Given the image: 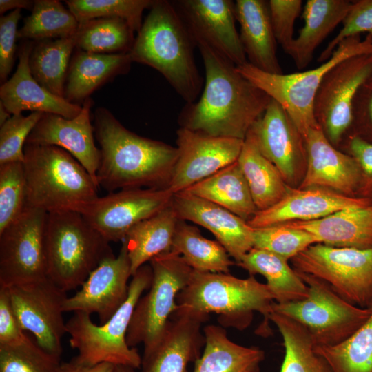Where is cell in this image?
<instances>
[{"label": "cell", "instance_id": "1", "mask_svg": "<svg viewBox=\"0 0 372 372\" xmlns=\"http://www.w3.org/2000/svg\"><path fill=\"white\" fill-rule=\"evenodd\" d=\"M197 47L205 66L204 88L200 99L186 103L179 114L180 127L245 140L271 99L227 58L206 45Z\"/></svg>", "mask_w": 372, "mask_h": 372}, {"label": "cell", "instance_id": "2", "mask_svg": "<svg viewBox=\"0 0 372 372\" xmlns=\"http://www.w3.org/2000/svg\"><path fill=\"white\" fill-rule=\"evenodd\" d=\"M101 152L96 180L109 193L129 189H168L178 158L176 147L127 129L107 108L94 112Z\"/></svg>", "mask_w": 372, "mask_h": 372}, {"label": "cell", "instance_id": "3", "mask_svg": "<svg viewBox=\"0 0 372 372\" xmlns=\"http://www.w3.org/2000/svg\"><path fill=\"white\" fill-rule=\"evenodd\" d=\"M196 43L172 1L155 0L128 52L133 62L158 71L186 102L196 101L203 85Z\"/></svg>", "mask_w": 372, "mask_h": 372}, {"label": "cell", "instance_id": "4", "mask_svg": "<svg viewBox=\"0 0 372 372\" xmlns=\"http://www.w3.org/2000/svg\"><path fill=\"white\" fill-rule=\"evenodd\" d=\"M274 302L267 285L254 276L239 278L229 273L193 270L187 285L177 296L176 311L207 318L214 313L218 315L221 327L239 331L249 327L258 312L264 317L258 331L269 335V317Z\"/></svg>", "mask_w": 372, "mask_h": 372}, {"label": "cell", "instance_id": "5", "mask_svg": "<svg viewBox=\"0 0 372 372\" xmlns=\"http://www.w3.org/2000/svg\"><path fill=\"white\" fill-rule=\"evenodd\" d=\"M23 153L25 207L79 212L99 196V186L67 151L25 143Z\"/></svg>", "mask_w": 372, "mask_h": 372}, {"label": "cell", "instance_id": "6", "mask_svg": "<svg viewBox=\"0 0 372 372\" xmlns=\"http://www.w3.org/2000/svg\"><path fill=\"white\" fill-rule=\"evenodd\" d=\"M45 246L48 278L65 292L81 286L114 256L110 242L74 211L47 213Z\"/></svg>", "mask_w": 372, "mask_h": 372}, {"label": "cell", "instance_id": "7", "mask_svg": "<svg viewBox=\"0 0 372 372\" xmlns=\"http://www.w3.org/2000/svg\"><path fill=\"white\" fill-rule=\"evenodd\" d=\"M132 277L126 300L107 322L97 325L90 315L76 312L66 322L70 346L78 351L74 358L77 362L88 366L105 362L134 369L141 367L142 358L136 347L127 344L126 336L134 308L150 287V265H143Z\"/></svg>", "mask_w": 372, "mask_h": 372}, {"label": "cell", "instance_id": "8", "mask_svg": "<svg viewBox=\"0 0 372 372\" xmlns=\"http://www.w3.org/2000/svg\"><path fill=\"white\" fill-rule=\"evenodd\" d=\"M372 36L362 40L360 35L343 40L329 60L316 68L291 74H271L249 63L236 70L256 87L278 102L289 114L305 138L311 128L320 126L313 114L315 97L323 76L332 67L349 57L371 53Z\"/></svg>", "mask_w": 372, "mask_h": 372}, {"label": "cell", "instance_id": "9", "mask_svg": "<svg viewBox=\"0 0 372 372\" xmlns=\"http://www.w3.org/2000/svg\"><path fill=\"white\" fill-rule=\"evenodd\" d=\"M297 272L308 287L307 297L281 304L274 302L272 311L302 324L315 346H333L342 342L369 318L371 307L355 306L337 294L324 280Z\"/></svg>", "mask_w": 372, "mask_h": 372}, {"label": "cell", "instance_id": "10", "mask_svg": "<svg viewBox=\"0 0 372 372\" xmlns=\"http://www.w3.org/2000/svg\"><path fill=\"white\" fill-rule=\"evenodd\" d=\"M149 265L152 282L134 308L126 336L130 347L142 343L144 351L161 337L178 308L177 296L187 285L193 271L180 255L171 251L156 256Z\"/></svg>", "mask_w": 372, "mask_h": 372}, {"label": "cell", "instance_id": "11", "mask_svg": "<svg viewBox=\"0 0 372 372\" xmlns=\"http://www.w3.org/2000/svg\"><path fill=\"white\" fill-rule=\"evenodd\" d=\"M294 269L326 282L348 302L372 306V248L311 245L291 259Z\"/></svg>", "mask_w": 372, "mask_h": 372}, {"label": "cell", "instance_id": "12", "mask_svg": "<svg viewBox=\"0 0 372 372\" xmlns=\"http://www.w3.org/2000/svg\"><path fill=\"white\" fill-rule=\"evenodd\" d=\"M46 217L41 209L25 207L0 231V287L48 278Z\"/></svg>", "mask_w": 372, "mask_h": 372}, {"label": "cell", "instance_id": "13", "mask_svg": "<svg viewBox=\"0 0 372 372\" xmlns=\"http://www.w3.org/2000/svg\"><path fill=\"white\" fill-rule=\"evenodd\" d=\"M371 72L372 52L340 61L322 78L315 97L313 114L324 135L336 148L351 129L356 93Z\"/></svg>", "mask_w": 372, "mask_h": 372}, {"label": "cell", "instance_id": "14", "mask_svg": "<svg viewBox=\"0 0 372 372\" xmlns=\"http://www.w3.org/2000/svg\"><path fill=\"white\" fill-rule=\"evenodd\" d=\"M8 290L22 330L31 332L43 350L60 360L62 338L67 333L63 317L66 292L48 278Z\"/></svg>", "mask_w": 372, "mask_h": 372}, {"label": "cell", "instance_id": "15", "mask_svg": "<svg viewBox=\"0 0 372 372\" xmlns=\"http://www.w3.org/2000/svg\"><path fill=\"white\" fill-rule=\"evenodd\" d=\"M169 189H129L108 193L85 205L79 211L107 241L124 240L136 225L171 205Z\"/></svg>", "mask_w": 372, "mask_h": 372}, {"label": "cell", "instance_id": "16", "mask_svg": "<svg viewBox=\"0 0 372 372\" xmlns=\"http://www.w3.org/2000/svg\"><path fill=\"white\" fill-rule=\"evenodd\" d=\"M247 134L276 167L287 185L298 187L307 168L305 141L284 108L271 99Z\"/></svg>", "mask_w": 372, "mask_h": 372}, {"label": "cell", "instance_id": "17", "mask_svg": "<svg viewBox=\"0 0 372 372\" xmlns=\"http://www.w3.org/2000/svg\"><path fill=\"white\" fill-rule=\"evenodd\" d=\"M178 158L168 189L183 192L236 162L244 140L214 136L185 127L176 131Z\"/></svg>", "mask_w": 372, "mask_h": 372}, {"label": "cell", "instance_id": "18", "mask_svg": "<svg viewBox=\"0 0 372 372\" xmlns=\"http://www.w3.org/2000/svg\"><path fill=\"white\" fill-rule=\"evenodd\" d=\"M196 45L209 46L236 66L247 62L231 0L172 1Z\"/></svg>", "mask_w": 372, "mask_h": 372}, {"label": "cell", "instance_id": "19", "mask_svg": "<svg viewBox=\"0 0 372 372\" xmlns=\"http://www.w3.org/2000/svg\"><path fill=\"white\" fill-rule=\"evenodd\" d=\"M132 271L125 245L118 256L105 259L89 275L81 289L63 304L64 312L97 313L101 324L107 322L126 300Z\"/></svg>", "mask_w": 372, "mask_h": 372}, {"label": "cell", "instance_id": "20", "mask_svg": "<svg viewBox=\"0 0 372 372\" xmlns=\"http://www.w3.org/2000/svg\"><path fill=\"white\" fill-rule=\"evenodd\" d=\"M92 99H86L80 113L73 118L43 113L30 133L25 143L59 147L73 156L94 181L101 161L95 143L94 127L91 122Z\"/></svg>", "mask_w": 372, "mask_h": 372}, {"label": "cell", "instance_id": "21", "mask_svg": "<svg viewBox=\"0 0 372 372\" xmlns=\"http://www.w3.org/2000/svg\"><path fill=\"white\" fill-rule=\"evenodd\" d=\"M208 319L175 311L157 342L143 352L141 372H187L204 348L202 324Z\"/></svg>", "mask_w": 372, "mask_h": 372}, {"label": "cell", "instance_id": "22", "mask_svg": "<svg viewBox=\"0 0 372 372\" xmlns=\"http://www.w3.org/2000/svg\"><path fill=\"white\" fill-rule=\"evenodd\" d=\"M304 141L307 168L298 188L320 187L356 196L361 179L356 160L334 147L320 127L311 128Z\"/></svg>", "mask_w": 372, "mask_h": 372}, {"label": "cell", "instance_id": "23", "mask_svg": "<svg viewBox=\"0 0 372 372\" xmlns=\"http://www.w3.org/2000/svg\"><path fill=\"white\" fill-rule=\"evenodd\" d=\"M371 204L369 199L348 196L324 188L289 186L280 201L267 209L258 211L247 223L256 229L295 221H311L342 209Z\"/></svg>", "mask_w": 372, "mask_h": 372}, {"label": "cell", "instance_id": "24", "mask_svg": "<svg viewBox=\"0 0 372 372\" xmlns=\"http://www.w3.org/2000/svg\"><path fill=\"white\" fill-rule=\"evenodd\" d=\"M172 206L179 219L213 234L236 264L254 247V228L229 210L185 191L174 194Z\"/></svg>", "mask_w": 372, "mask_h": 372}, {"label": "cell", "instance_id": "25", "mask_svg": "<svg viewBox=\"0 0 372 372\" xmlns=\"http://www.w3.org/2000/svg\"><path fill=\"white\" fill-rule=\"evenodd\" d=\"M35 41L23 40L17 56L19 62L13 75L1 84L0 101L12 115L23 111L50 113L73 118L81 112L82 105L68 101L40 85L32 76L29 58Z\"/></svg>", "mask_w": 372, "mask_h": 372}, {"label": "cell", "instance_id": "26", "mask_svg": "<svg viewBox=\"0 0 372 372\" xmlns=\"http://www.w3.org/2000/svg\"><path fill=\"white\" fill-rule=\"evenodd\" d=\"M236 20L240 25V39L247 62L271 74H282L276 55V43L268 1L237 0Z\"/></svg>", "mask_w": 372, "mask_h": 372}, {"label": "cell", "instance_id": "27", "mask_svg": "<svg viewBox=\"0 0 372 372\" xmlns=\"http://www.w3.org/2000/svg\"><path fill=\"white\" fill-rule=\"evenodd\" d=\"M132 63L128 53L96 54L75 48L68 70L64 98L75 104L83 103L96 90L116 76L127 74Z\"/></svg>", "mask_w": 372, "mask_h": 372}, {"label": "cell", "instance_id": "28", "mask_svg": "<svg viewBox=\"0 0 372 372\" xmlns=\"http://www.w3.org/2000/svg\"><path fill=\"white\" fill-rule=\"evenodd\" d=\"M283 224L306 230L327 246L372 248V204L342 209L318 220Z\"/></svg>", "mask_w": 372, "mask_h": 372}, {"label": "cell", "instance_id": "29", "mask_svg": "<svg viewBox=\"0 0 372 372\" xmlns=\"http://www.w3.org/2000/svg\"><path fill=\"white\" fill-rule=\"evenodd\" d=\"M351 4L349 0L307 1L302 11L304 26L287 54L298 69H304L310 63L316 48L342 23Z\"/></svg>", "mask_w": 372, "mask_h": 372}, {"label": "cell", "instance_id": "30", "mask_svg": "<svg viewBox=\"0 0 372 372\" xmlns=\"http://www.w3.org/2000/svg\"><path fill=\"white\" fill-rule=\"evenodd\" d=\"M205 343L193 372H259L265 351L257 347H245L231 340L220 325L203 329Z\"/></svg>", "mask_w": 372, "mask_h": 372}, {"label": "cell", "instance_id": "31", "mask_svg": "<svg viewBox=\"0 0 372 372\" xmlns=\"http://www.w3.org/2000/svg\"><path fill=\"white\" fill-rule=\"evenodd\" d=\"M178 220L171 203L127 232L122 242L127 249L132 276L146 262L171 251Z\"/></svg>", "mask_w": 372, "mask_h": 372}, {"label": "cell", "instance_id": "32", "mask_svg": "<svg viewBox=\"0 0 372 372\" xmlns=\"http://www.w3.org/2000/svg\"><path fill=\"white\" fill-rule=\"evenodd\" d=\"M184 191L214 203L246 221L258 211L238 161Z\"/></svg>", "mask_w": 372, "mask_h": 372}, {"label": "cell", "instance_id": "33", "mask_svg": "<svg viewBox=\"0 0 372 372\" xmlns=\"http://www.w3.org/2000/svg\"><path fill=\"white\" fill-rule=\"evenodd\" d=\"M236 265L248 271L249 275L264 276L276 303L298 301L308 296L306 283L290 267L288 260L278 255L252 248Z\"/></svg>", "mask_w": 372, "mask_h": 372}, {"label": "cell", "instance_id": "34", "mask_svg": "<svg viewBox=\"0 0 372 372\" xmlns=\"http://www.w3.org/2000/svg\"><path fill=\"white\" fill-rule=\"evenodd\" d=\"M238 163L258 211L267 209L281 200L288 185L276 167L258 149L247 134Z\"/></svg>", "mask_w": 372, "mask_h": 372}, {"label": "cell", "instance_id": "35", "mask_svg": "<svg viewBox=\"0 0 372 372\" xmlns=\"http://www.w3.org/2000/svg\"><path fill=\"white\" fill-rule=\"evenodd\" d=\"M171 251L180 255L194 271L228 273L230 267L236 265L219 242L205 238L196 227L180 219Z\"/></svg>", "mask_w": 372, "mask_h": 372}, {"label": "cell", "instance_id": "36", "mask_svg": "<svg viewBox=\"0 0 372 372\" xmlns=\"http://www.w3.org/2000/svg\"><path fill=\"white\" fill-rule=\"evenodd\" d=\"M75 48L74 36L35 41L29 58L34 79L51 93L64 98L68 70Z\"/></svg>", "mask_w": 372, "mask_h": 372}, {"label": "cell", "instance_id": "37", "mask_svg": "<svg viewBox=\"0 0 372 372\" xmlns=\"http://www.w3.org/2000/svg\"><path fill=\"white\" fill-rule=\"evenodd\" d=\"M269 318L283 340L285 356L280 372H333L326 360L315 351L311 335L302 324L274 311Z\"/></svg>", "mask_w": 372, "mask_h": 372}, {"label": "cell", "instance_id": "38", "mask_svg": "<svg viewBox=\"0 0 372 372\" xmlns=\"http://www.w3.org/2000/svg\"><path fill=\"white\" fill-rule=\"evenodd\" d=\"M79 23L61 1H34L31 14L23 19L18 39L32 41L59 39L75 35Z\"/></svg>", "mask_w": 372, "mask_h": 372}, {"label": "cell", "instance_id": "39", "mask_svg": "<svg viewBox=\"0 0 372 372\" xmlns=\"http://www.w3.org/2000/svg\"><path fill=\"white\" fill-rule=\"evenodd\" d=\"M76 48L96 54L128 53L135 40L129 24L116 18H99L79 23L74 35Z\"/></svg>", "mask_w": 372, "mask_h": 372}, {"label": "cell", "instance_id": "40", "mask_svg": "<svg viewBox=\"0 0 372 372\" xmlns=\"http://www.w3.org/2000/svg\"><path fill=\"white\" fill-rule=\"evenodd\" d=\"M368 320L350 337L333 346H315L333 372H372V306Z\"/></svg>", "mask_w": 372, "mask_h": 372}, {"label": "cell", "instance_id": "41", "mask_svg": "<svg viewBox=\"0 0 372 372\" xmlns=\"http://www.w3.org/2000/svg\"><path fill=\"white\" fill-rule=\"evenodd\" d=\"M155 0H66L64 3L79 23L99 18L126 21L134 32L143 24V13Z\"/></svg>", "mask_w": 372, "mask_h": 372}, {"label": "cell", "instance_id": "42", "mask_svg": "<svg viewBox=\"0 0 372 372\" xmlns=\"http://www.w3.org/2000/svg\"><path fill=\"white\" fill-rule=\"evenodd\" d=\"M316 243L318 240L310 232L285 224L254 229L253 248L270 251L288 260Z\"/></svg>", "mask_w": 372, "mask_h": 372}, {"label": "cell", "instance_id": "43", "mask_svg": "<svg viewBox=\"0 0 372 372\" xmlns=\"http://www.w3.org/2000/svg\"><path fill=\"white\" fill-rule=\"evenodd\" d=\"M59 360L28 335L17 344L0 346V372H59Z\"/></svg>", "mask_w": 372, "mask_h": 372}, {"label": "cell", "instance_id": "44", "mask_svg": "<svg viewBox=\"0 0 372 372\" xmlns=\"http://www.w3.org/2000/svg\"><path fill=\"white\" fill-rule=\"evenodd\" d=\"M25 208L23 162L0 165V231Z\"/></svg>", "mask_w": 372, "mask_h": 372}, {"label": "cell", "instance_id": "45", "mask_svg": "<svg viewBox=\"0 0 372 372\" xmlns=\"http://www.w3.org/2000/svg\"><path fill=\"white\" fill-rule=\"evenodd\" d=\"M43 113L12 115L0 127V165L23 162L26 140Z\"/></svg>", "mask_w": 372, "mask_h": 372}, {"label": "cell", "instance_id": "46", "mask_svg": "<svg viewBox=\"0 0 372 372\" xmlns=\"http://www.w3.org/2000/svg\"><path fill=\"white\" fill-rule=\"evenodd\" d=\"M364 32L372 36V0L353 1L342 29L321 52L318 61H327L343 40Z\"/></svg>", "mask_w": 372, "mask_h": 372}, {"label": "cell", "instance_id": "47", "mask_svg": "<svg viewBox=\"0 0 372 372\" xmlns=\"http://www.w3.org/2000/svg\"><path fill=\"white\" fill-rule=\"evenodd\" d=\"M271 22L276 40L288 54L295 39L294 23L302 11L301 0L268 1Z\"/></svg>", "mask_w": 372, "mask_h": 372}, {"label": "cell", "instance_id": "48", "mask_svg": "<svg viewBox=\"0 0 372 372\" xmlns=\"http://www.w3.org/2000/svg\"><path fill=\"white\" fill-rule=\"evenodd\" d=\"M358 136L372 143V72L355 96L352 124L347 136Z\"/></svg>", "mask_w": 372, "mask_h": 372}, {"label": "cell", "instance_id": "49", "mask_svg": "<svg viewBox=\"0 0 372 372\" xmlns=\"http://www.w3.org/2000/svg\"><path fill=\"white\" fill-rule=\"evenodd\" d=\"M340 146L358 162L361 179L357 197L372 201V143L355 136H347Z\"/></svg>", "mask_w": 372, "mask_h": 372}, {"label": "cell", "instance_id": "50", "mask_svg": "<svg viewBox=\"0 0 372 372\" xmlns=\"http://www.w3.org/2000/svg\"><path fill=\"white\" fill-rule=\"evenodd\" d=\"M21 10L10 11L0 18V81L3 83L12 71L15 62L17 26Z\"/></svg>", "mask_w": 372, "mask_h": 372}, {"label": "cell", "instance_id": "51", "mask_svg": "<svg viewBox=\"0 0 372 372\" xmlns=\"http://www.w3.org/2000/svg\"><path fill=\"white\" fill-rule=\"evenodd\" d=\"M25 336L14 312L8 288L0 287V346L17 344Z\"/></svg>", "mask_w": 372, "mask_h": 372}, {"label": "cell", "instance_id": "52", "mask_svg": "<svg viewBox=\"0 0 372 372\" xmlns=\"http://www.w3.org/2000/svg\"><path fill=\"white\" fill-rule=\"evenodd\" d=\"M115 365L110 363H100L88 366L77 362L74 358L60 364L59 372H113Z\"/></svg>", "mask_w": 372, "mask_h": 372}, {"label": "cell", "instance_id": "53", "mask_svg": "<svg viewBox=\"0 0 372 372\" xmlns=\"http://www.w3.org/2000/svg\"><path fill=\"white\" fill-rule=\"evenodd\" d=\"M34 1L32 0H0V14L8 10L25 9L32 11Z\"/></svg>", "mask_w": 372, "mask_h": 372}, {"label": "cell", "instance_id": "54", "mask_svg": "<svg viewBox=\"0 0 372 372\" xmlns=\"http://www.w3.org/2000/svg\"><path fill=\"white\" fill-rule=\"evenodd\" d=\"M12 114L6 110L3 103L0 101V126L2 125Z\"/></svg>", "mask_w": 372, "mask_h": 372}, {"label": "cell", "instance_id": "55", "mask_svg": "<svg viewBox=\"0 0 372 372\" xmlns=\"http://www.w3.org/2000/svg\"><path fill=\"white\" fill-rule=\"evenodd\" d=\"M113 372H134V369L123 365H116Z\"/></svg>", "mask_w": 372, "mask_h": 372}]
</instances>
